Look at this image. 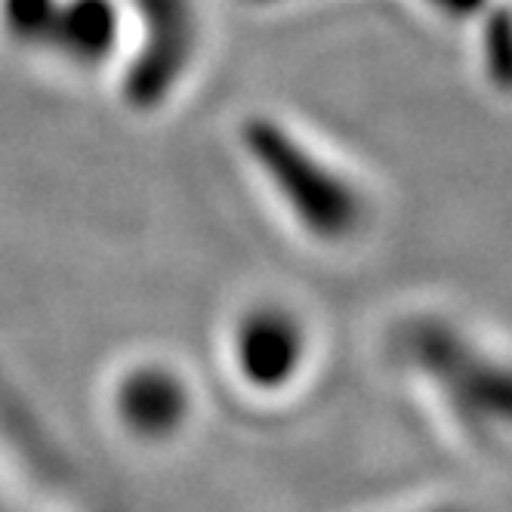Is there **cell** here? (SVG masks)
Listing matches in <instances>:
<instances>
[{"mask_svg": "<svg viewBox=\"0 0 512 512\" xmlns=\"http://www.w3.org/2000/svg\"><path fill=\"white\" fill-rule=\"evenodd\" d=\"M241 149L275 207L312 247L340 250L371 229V198L343 167L278 118L253 115L241 124Z\"/></svg>", "mask_w": 512, "mask_h": 512, "instance_id": "obj_1", "label": "cell"}, {"mask_svg": "<svg viewBox=\"0 0 512 512\" xmlns=\"http://www.w3.org/2000/svg\"><path fill=\"white\" fill-rule=\"evenodd\" d=\"M405 361L442 398L445 414L488 451L509 429V374L479 340L451 321H414L401 334Z\"/></svg>", "mask_w": 512, "mask_h": 512, "instance_id": "obj_2", "label": "cell"}, {"mask_svg": "<svg viewBox=\"0 0 512 512\" xmlns=\"http://www.w3.org/2000/svg\"><path fill=\"white\" fill-rule=\"evenodd\" d=\"M226 364L241 392L253 398H284L312 371L315 331L290 303L253 300L226 331Z\"/></svg>", "mask_w": 512, "mask_h": 512, "instance_id": "obj_3", "label": "cell"}, {"mask_svg": "<svg viewBox=\"0 0 512 512\" xmlns=\"http://www.w3.org/2000/svg\"><path fill=\"white\" fill-rule=\"evenodd\" d=\"M139 47L124 71V99L136 112H158L186 81L198 50L195 0H130Z\"/></svg>", "mask_w": 512, "mask_h": 512, "instance_id": "obj_4", "label": "cell"}, {"mask_svg": "<svg viewBox=\"0 0 512 512\" xmlns=\"http://www.w3.org/2000/svg\"><path fill=\"white\" fill-rule=\"evenodd\" d=\"M108 411L124 438L139 448H167L192 429L195 386L176 364L145 358L115 377Z\"/></svg>", "mask_w": 512, "mask_h": 512, "instance_id": "obj_5", "label": "cell"}, {"mask_svg": "<svg viewBox=\"0 0 512 512\" xmlns=\"http://www.w3.org/2000/svg\"><path fill=\"white\" fill-rule=\"evenodd\" d=\"M121 41L118 0H59L47 53L75 68H96L108 62Z\"/></svg>", "mask_w": 512, "mask_h": 512, "instance_id": "obj_6", "label": "cell"}, {"mask_svg": "<svg viewBox=\"0 0 512 512\" xmlns=\"http://www.w3.org/2000/svg\"><path fill=\"white\" fill-rule=\"evenodd\" d=\"M59 0H0V28L28 50H47Z\"/></svg>", "mask_w": 512, "mask_h": 512, "instance_id": "obj_7", "label": "cell"}, {"mask_svg": "<svg viewBox=\"0 0 512 512\" xmlns=\"http://www.w3.org/2000/svg\"><path fill=\"white\" fill-rule=\"evenodd\" d=\"M485 44L491 47V53H488V71H491V75L500 84H506V78H509V22H506V13H497L494 16V25H488Z\"/></svg>", "mask_w": 512, "mask_h": 512, "instance_id": "obj_8", "label": "cell"}, {"mask_svg": "<svg viewBox=\"0 0 512 512\" xmlns=\"http://www.w3.org/2000/svg\"><path fill=\"white\" fill-rule=\"evenodd\" d=\"M429 4H435L438 10H445L451 16H469L479 10L485 0H429Z\"/></svg>", "mask_w": 512, "mask_h": 512, "instance_id": "obj_9", "label": "cell"}, {"mask_svg": "<svg viewBox=\"0 0 512 512\" xmlns=\"http://www.w3.org/2000/svg\"><path fill=\"white\" fill-rule=\"evenodd\" d=\"M411 512H479V509H472L466 503H429V506H420Z\"/></svg>", "mask_w": 512, "mask_h": 512, "instance_id": "obj_10", "label": "cell"}, {"mask_svg": "<svg viewBox=\"0 0 512 512\" xmlns=\"http://www.w3.org/2000/svg\"><path fill=\"white\" fill-rule=\"evenodd\" d=\"M253 4H281V0H253Z\"/></svg>", "mask_w": 512, "mask_h": 512, "instance_id": "obj_11", "label": "cell"}]
</instances>
